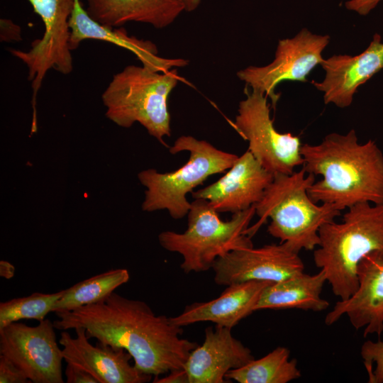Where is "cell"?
Segmentation results:
<instances>
[{"instance_id":"obj_18","label":"cell","mask_w":383,"mask_h":383,"mask_svg":"<svg viewBox=\"0 0 383 383\" xmlns=\"http://www.w3.org/2000/svg\"><path fill=\"white\" fill-rule=\"evenodd\" d=\"M69 25L71 50L77 49L82 40L94 39L109 42L131 51L143 66L156 72H167L174 67H185L189 63L182 58L167 59L159 56L155 44L128 35L122 27L116 29L100 24L89 16L80 0H75Z\"/></svg>"},{"instance_id":"obj_8","label":"cell","mask_w":383,"mask_h":383,"mask_svg":"<svg viewBox=\"0 0 383 383\" xmlns=\"http://www.w3.org/2000/svg\"><path fill=\"white\" fill-rule=\"evenodd\" d=\"M42 19L45 32L40 39L32 42L28 51L9 49L10 52L28 68V79L32 81L31 134L37 131L36 98L48 71L52 68L63 74L72 72V57L70 48V18L75 0H28Z\"/></svg>"},{"instance_id":"obj_13","label":"cell","mask_w":383,"mask_h":383,"mask_svg":"<svg viewBox=\"0 0 383 383\" xmlns=\"http://www.w3.org/2000/svg\"><path fill=\"white\" fill-rule=\"evenodd\" d=\"M76 337L62 331L59 344L63 360L90 373L98 383H145L152 375L144 374L131 363V355L124 349L89 342L86 330L74 329Z\"/></svg>"},{"instance_id":"obj_11","label":"cell","mask_w":383,"mask_h":383,"mask_svg":"<svg viewBox=\"0 0 383 383\" xmlns=\"http://www.w3.org/2000/svg\"><path fill=\"white\" fill-rule=\"evenodd\" d=\"M329 40L328 35L313 34L304 28L296 36L279 41L270 64L249 66L238 71L237 76L252 89L270 97L275 107L280 96L275 93L276 87L284 80L306 82L309 73L323 61L321 54Z\"/></svg>"},{"instance_id":"obj_17","label":"cell","mask_w":383,"mask_h":383,"mask_svg":"<svg viewBox=\"0 0 383 383\" xmlns=\"http://www.w3.org/2000/svg\"><path fill=\"white\" fill-rule=\"evenodd\" d=\"M231 329L216 326L205 330L204 341L190 353L184 369L189 383H225L230 370L254 360L251 350L235 338Z\"/></svg>"},{"instance_id":"obj_3","label":"cell","mask_w":383,"mask_h":383,"mask_svg":"<svg viewBox=\"0 0 383 383\" xmlns=\"http://www.w3.org/2000/svg\"><path fill=\"white\" fill-rule=\"evenodd\" d=\"M318 235L315 265L325 271L333 294L345 300L357 289L360 261L372 252L383 255V204H357L348 208L341 222L323 224Z\"/></svg>"},{"instance_id":"obj_24","label":"cell","mask_w":383,"mask_h":383,"mask_svg":"<svg viewBox=\"0 0 383 383\" xmlns=\"http://www.w3.org/2000/svg\"><path fill=\"white\" fill-rule=\"evenodd\" d=\"M64 292L65 289L52 294L35 292L27 296L1 301L0 328L22 319L43 321Z\"/></svg>"},{"instance_id":"obj_14","label":"cell","mask_w":383,"mask_h":383,"mask_svg":"<svg viewBox=\"0 0 383 383\" xmlns=\"http://www.w3.org/2000/svg\"><path fill=\"white\" fill-rule=\"evenodd\" d=\"M274 174L265 169L247 150L228 171L214 183L192 192L195 199L206 200L218 213L245 211L258 203Z\"/></svg>"},{"instance_id":"obj_30","label":"cell","mask_w":383,"mask_h":383,"mask_svg":"<svg viewBox=\"0 0 383 383\" xmlns=\"http://www.w3.org/2000/svg\"><path fill=\"white\" fill-rule=\"evenodd\" d=\"M9 33L4 40H19L21 38V28L11 20L1 19V31H9Z\"/></svg>"},{"instance_id":"obj_2","label":"cell","mask_w":383,"mask_h":383,"mask_svg":"<svg viewBox=\"0 0 383 383\" xmlns=\"http://www.w3.org/2000/svg\"><path fill=\"white\" fill-rule=\"evenodd\" d=\"M303 167L322 179L309 188L315 203L339 210L357 204H383V154L374 140L358 143L354 130L333 133L318 145L302 144Z\"/></svg>"},{"instance_id":"obj_9","label":"cell","mask_w":383,"mask_h":383,"mask_svg":"<svg viewBox=\"0 0 383 383\" xmlns=\"http://www.w3.org/2000/svg\"><path fill=\"white\" fill-rule=\"evenodd\" d=\"M245 92L246 98L239 103L233 126L248 140V150L274 175L293 173L304 162L300 138L276 130L265 94L247 89Z\"/></svg>"},{"instance_id":"obj_29","label":"cell","mask_w":383,"mask_h":383,"mask_svg":"<svg viewBox=\"0 0 383 383\" xmlns=\"http://www.w3.org/2000/svg\"><path fill=\"white\" fill-rule=\"evenodd\" d=\"M152 382L155 383H189L188 375L185 370L179 369L171 371L162 377H157Z\"/></svg>"},{"instance_id":"obj_23","label":"cell","mask_w":383,"mask_h":383,"mask_svg":"<svg viewBox=\"0 0 383 383\" xmlns=\"http://www.w3.org/2000/svg\"><path fill=\"white\" fill-rule=\"evenodd\" d=\"M129 279L128 271L120 268L110 270L76 283L65 289L63 295L53 306L52 312L71 311L97 303L128 282Z\"/></svg>"},{"instance_id":"obj_16","label":"cell","mask_w":383,"mask_h":383,"mask_svg":"<svg viewBox=\"0 0 383 383\" xmlns=\"http://www.w3.org/2000/svg\"><path fill=\"white\" fill-rule=\"evenodd\" d=\"M325 79L312 84L324 93L325 104L340 108L349 106L357 89L383 69V43L380 35L373 36L367 49L356 56L335 55L321 64Z\"/></svg>"},{"instance_id":"obj_27","label":"cell","mask_w":383,"mask_h":383,"mask_svg":"<svg viewBox=\"0 0 383 383\" xmlns=\"http://www.w3.org/2000/svg\"><path fill=\"white\" fill-rule=\"evenodd\" d=\"M65 374L67 383H98L90 373L72 364L67 363Z\"/></svg>"},{"instance_id":"obj_25","label":"cell","mask_w":383,"mask_h":383,"mask_svg":"<svg viewBox=\"0 0 383 383\" xmlns=\"http://www.w3.org/2000/svg\"><path fill=\"white\" fill-rule=\"evenodd\" d=\"M369 383H383V341H365L360 350Z\"/></svg>"},{"instance_id":"obj_28","label":"cell","mask_w":383,"mask_h":383,"mask_svg":"<svg viewBox=\"0 0 383 383\" xmlns=\"http://www.w3.org/2000/svg\"><path fill=\"white\" fill-rule=\"evenodd\" d=\"M382 0H349L345 2L347 9L357 12L360 15L369 13Z\"/></svg>"},{"instance_id":"obj_10","label":"cell","mask_w":383,"mask_h":383,"mask_svg":"<svg viewBox=\"0 0 383 383\" xmlns=\"http://www.w3.org/2000/svg\"><path fill=\"white\" fill-rule=\"evenodd\" d=\"M53 322L35 326L16 321L0 328V354L18 367L33 383H62L63 356Z\"/></svg>"},{"instance_id":"obj_32","label":"cell","mask_w":383,"mask_h":383,"mask_svg":"<svg viewBox=\"0 0 383 383\" xmlns=\"http://www.w3.org/2000/svg\"><path fill=\"white\" fill-rule=\"evenodd\" d=\"M184 7V11L190 12L196 10L201 0H179Z\"/></svg>"},{"instance_id":"obj_31","label":"cell","mask_w":383,"mask_h":383,"mask_svg":"<svg viewBox=\"0 0 383 383\" xmlns=\"http://www.w3.org/2000/svg\"><path fill=\"white\" fill-rule=\"evenodd\" d=\"M15 274V267L8 261H0V276L6 279H11Z\"/></svg>"},{"instance_id":"obj_26","label":"cell","mask_w":383,"mask_h":383,"mask_svg":"<svg viewBox=\"0 0 383 383\" xmlns=\"http://www.w3.org/2000/svg\"><path fill=\"white\" fill-rule=\"evenodd\" d=\"M0 382L28 383L31 381L11 360L0 354Z\"/></svg>"},{"instance_id":"obj_20","label":"cell","mask_w":383,"mask_h":383,"mask_svg":"<svg viewBox=\"0 0 383 383\" xmlns=\"http://www.w3.org/2000/svg\"><path fill=\"white\" fill-rule=\"evenodd\" d=\"M86 11L100 24L121 27L128 22L148 23L156 28L172 24L184 11L179 0H86Z\"/></svg>"},{"instance_id":"obj_15","label":"cell","mask_w":383,"mask_h":383,"mask_svg":"<svg viewBox=\"0 0 383 383\" xmlns=\"http://www.w3.org/2000/svg\"><path fill=\"white\" fill-rule=\"evenodd\" d=\"M358 287L353 295L340 300L327 313L325 323L330 326L346 314L356 329L365 327L363 335L383 332V255L372 252L357 267Z\"/></svg>"},{"instance_id":"obj_19","label":"cell","mask_w":383,"mask_h":383,"mask_svg":"<svg viewBox=\"0 0 383 383\" xmlns=\"http://www.w3.org/2000/svg\"><path fill=\"white\" fill-rule=\"evenodd\" d=\"M271 283L269 281H248L231 284L218 297L187 306L180 314L170 317V321L180 327L211 321L216 326L232 328L255 311L262 292Z\"/></svg>"},{"instance_id":"obj_21","label":"cell","mask_w":383,"mask_h":383,"mask_svg":"<svg viewBox=\"0 0 383 383\" xmlns=\"http://www.w3.org/2000/svg\"><path fill=\"white\" fill-rule=\"evenodd\" d=\"M326 281V272L321 270L316 274L302 272L286 280L272 282L262 292L255 311L267 309L323 311L330 305L321 298Z\"/></svg>"},{"instance_id":"obj_7","label":"cell","mask_w":383,"mask_h":383,"mask_svg":"<svg viewBox=\"0 0 383 383\" xmlns=\"http://www.w3.org/2000/svg\"><path fill=\"white\" fill-rule=\"evenodd\" d=\"M182 151L189 152V157L177 170L161 173L148 169L138 173L140 182L146 187L143 211L167 210L172 218H182L191 207L187 195L209 177L228 170L239 157L191 135L179 137L170 148L172 154Z\"/></svg>"},{"instance_id":"obj_5","label":"cell","mask_w":383,"mask_h":383,"mask_svg":"<svg viewBox=\"0 0 383 383\" xmlns=\"http://www.w3.org/2000/svg\"><path fill=\"white\" fill-rule=\"evenodd\" d=\"M179 78L176 69L156 72L144 66H126L102 94L106 116L123 128L138 122L165 144L164 137L171 135L168 99Z\"/></svg>"},{"instance_id":"obj_6","label":"cell","mask_w":383,"mask_h":383,"mask_svg":"<svg viewBox=\"0 0 383 383\" xmlns=\"http://www.w3.org/2000/svg\"><path fill=\"white\" fill-rule=\"evenodd\" d=\"M255 214L253 205L225 221L206 200L195 199L187 214V229L183 233L163 231L158 240L165 250L182 255L184 272H205L225 254L253 246L246 231Z\"/></svg>"},{"instance_id":"obj_22","label":"cell","mask_w":383,"mask_h":383,"mask_svg":"<svg viewBox=\"0 0 383 383\" xmlns=\"http://www.w3.org/2000/svg\"><path fill=\"white\" fill-rule=\"evenodd\" d=\"M290 351L277 347L265 356L230 370L225 376L239 383H287L301 377L296 359L289 360Z\"/></svg>"},{"instance_id":"obj_4","label":"cell","mask_w":383,"mask_h":383,"mask_svg":"<svg viewBox=\"0 0 383 383\" xmlns=\"http://www.w3.org/2000/svg\"><path fill=\"white\" fill-rule=\"evenodd\" d=\"M315 175L303 167L289 174H276L255 206L258 221L246 231L253 235L267 219L268 233L299 253L313 250L320 243L321 227L340 216V210L329 204L317 205L308 194Z\"/></svg>"},{"instance_id":"obj_12","label":"cell","mask_w":383,"mask_h":383,"mask_svg":"<svg viewBox=\"0 0 383 383\" xmlns=\"http://www.w3.org/2000/svg\"><path fill=\"white\" fill-rule=\"evenodd\" d=\"M214 282L230 285L248 281L279 282L304 270V263L286 243L233 250L217 258L212 265Z\"/></svg>"},{"instance_id":"obj_1","label":"cell","mask_w":383,"mask_h":383,"mask_svg":"<svg viewBox=\"0 0 383 383\" xmlns=\"http://www.w3.org/2000/svg\"><path fill=\"white\" fill-rule=\"evenodd\" d=\"M55 313V329L84 328L89 339L126 350L138 370L155 377L183 369L198 345L182 338V327L170 317L156 315L145 301L115 292L97 303Z\"/></svg>"}]
</instances>
